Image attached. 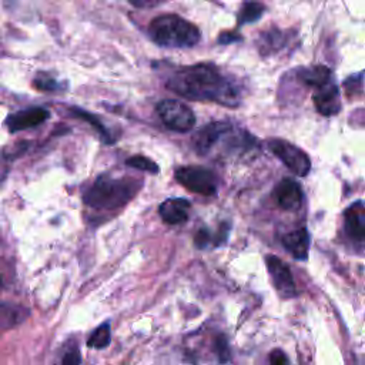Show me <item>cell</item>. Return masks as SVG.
I'll list each match as a JSON object with an SVG mask.
<instances>
[{
    "instance_id": "cell-18",
    "label": "cell",
    "mask_w": 365,
    "mask_h": 365,
    "mask_svg": "<svg viewBox=\"0 0 365 365\" xmlns=\"http://www.w3.org/2000/svg\"><path fill=\"white\" fill-rule=\"evenodd\" d=\"M285 43V36L279 30H271L267 31L261 38V51L262 53H271L277 48H279Z\"/></svg>"
},
{
    "instance_id": "cell-7",
    "label": "cell",
    "mask_w": 365,
    "mask_h": 365,
    "mask_svg": "<svg viewBox=\"0 0 365 365\" xmlns=\"http://www.w3.org/2000/svg\"><path fill=\"white\" fill-rule=\"evenodd\" d=\"M265 261H267V269L269 271V275L277 292L282 298L295 297L297 288L288 265L275 255H268Z\"/></svg>"
},
{
    "instance_id": "cell-25",
    "label": "cell",
    "mask_w": 365,
    "mask_h": 365,
    "mask_svg": "<svg viewBox=\"0 0 365 365\" xmlns=\"http://www.w3.org/2000/svg\"><path fill=\"white\" fill-rule=\"evenodd\" d=\"M240 40V36H237L235 33H224L220 36V43H230V41H235Z\"/></svg>"
},
{
    "instance_id": "cell-11",
    "label": "cell",
    "mask_w": 365,
    "mask_h": 365,
    "mask_svg": "<svg viewBox=\"0 0 365 365\" xmlns=\"http://www.w3.org/2000/svg\"><path fill=\"white\" fill-rule=\"evenodd\" d=\"M272 195L282 210H297L302 201V190L292 178H282L274 188Z\"/></svg>"
},
{
    "instance_id": "cell-16",
    "label": "cell",
    "mask_w": 365,
    "mask_h": 365,
    "mask_svg": "<svg viewBox=\"0 0 365 365\" xmlns=\"http://www.w3.org/2000/svg\"><path fill=\"white\" fill-rule=\"evenodd\" d=\"M262 13H264V6L261 3L247 1V3H244V6L241 7V10L238 13V24L252 23V21L258 20Z\"/></svg>"
},
{
    "instance_id": "cell-24",
    "label": "cell",
    "mask_w": 365,
    "mask_h": 365,
    "mask_svg": "<svg viewBox=\"0 0 365 365\" xmlns=\"http://www.w3.org/2000/svg\"><path fill=\"white\" fill-rule=\"evenodd\" d=\"M134 7L138 9H150V7H155L167 0H128Z\"/></svg>"
},
{
    "instance_id": "cell-6",
    "label": "cell",
    "mask_w": 365,
    "mask_h": 365,
    "mask_svg": "<svg viewBox=\"0 0 365 365\" xmlns=\"http://www.w3.org/2000/svg\"><path fill=\"white\" fill-rule=\"evenodd\" d=\"M268 148L278 157L285 167H288L295 175L304 177L311 170V161L307 153H304L297 145L281 138H272L268 141Z\"/></svg>"
},
{
    "instance_id": "cell-19",
    "label": "cell",
    "mask_w": 365,
    "mask_h": 365,
    "mask_svg": "<svg viewBox=\"0 0 365 365\" xmlns=\"http://www.w3.org/2000/svg\"><path fill=\"white\" fill-rule=\"evenodd\" d=\"M73 113H76L77 117H81L83 120H86L87 123H90V124L103 135V138H104L106 143H114V138H111V134L108 133V130L104 127V124H103L94 114H90V113H87V111H84V110H81V108H77V107L73 108Z\"/></svg>"
},
{
    "instance_id": "cell-15",
    "label": "cell",
    "mask_w": 365,
    "mask_h": 365,
    "mask_svg": "<svg viewBox=\"0 0 365 365\" xmlns=\"http://www.w3.org/2000/svg\"><path fill=\"white\" fill-rule=\"evenodd\" d=\"M299 78L304 84L319 88L327 83L332 81V71L325 66H314L299 71Z\"/></svg>"
},
{
    "instance_id": "cell-9",
    "label": "cell",
    "mask_w": 365,
    "mask_h": 365,
    "mask_svg": "<svg viewBox=\"0 0 365 365\" xmlns=\"http://www.w3.org/2000/svg\"><path fill=\"white\" fill-rule=\"evenodd\" d=\"M231 127L230 123H211L202 127L195 135H194V148L198 154H208L220 141L222 134Z\"/></svg>"
},
{
    "instance_id": "cell-3",
    "label": "cell",
    "mask_w": 365,
    "mask_h": 365,
    "mask_svg": "<svg viewBox=\"0 0 365 365\" xmlns=\"http://www.w3.org/2000/svg\"><path fill=\"white\" fill-rule=\"evenodd\" d=\"M148 34L163 47H192L201 36L197 26L177 14H163L151 20Z\"/></svg>"
},
{
    "instance_id": "cell-1",
    "label": "cell",
    "mask_w": 365,
    "mask_h": 365,
    "mask_svg": "<svg viewBox=\"0 0 365 365\" xmlns=\"http://www.w3.org/2000/svg\"><path fill=\"white\" fill-rule=\"evenodd\" d=\"M165 86L178 96L194 101L217 103L227 107H235L240 103L237 87L215 66L207 63L177 68L167 78Z\"/></svg>"
},
{
    "instance_id": "cell-2",
    "label": "cell",
    "mask_w": 365,
    "mask_h": 365,
    "mask_svg": "<svg viewBox=\"0 0 365 365\" xmlns=\"http://www.w3.org/2000/svg\"><path fill=\"white\" fill-rule=\"evenodd\" d=\"M140 181L133 178H113L100 175L84 192L83 201L93 208L114 210L125 205L138 191Z\"/></svg>"
},
{
    "instance_id": "cell-26",
    "label": "cell",
    "mask_w": 365,
    "mask_h": 365,
    "mask_svg": "<svg viewBox=\"0 0 365 365\" xmlns=\"http://www.w3.org/2000/svg\"><path fill=\"white\" fill-rule=\"evenodd\" d=\"M1 285H3V278H1V274H0V288H1Z\"/></svg>"
},
{
    "instance_id": "cell-14",
    "label": "cell",
    "mask_w": 365,
    "mask_h": 365,
    "mask_svg": "<svg viewBox=\"0 0 365 365\" xmlns=\"http://www.w3.org/2000/svg\"><path fill=\"white\" fill-rule=\"evenodd\" d=\"M281 242L294 258L307 259L309 248V235L305 228H298L297 231L282 235Z\"/></svg>"
},
{
    "instance_id": "cell-17",
    "label": "cell",
    "mask_w": 365,
    "mask_h": 365,
    "mask_svg": "<svg viewBox=\"0 0 365 365\" xmlns=\"http://www.w3.org/2000/svg\"><path fill=\"white\" fill-rule=\"evenodd\" d=\"M110 339H111V331H110V325L106 322L94 329V332L88 338L87 345L90 348L103 349L110 344Z\"/></svg>"
},
{
    "instance_id": "cell-20",
    "label": "cell",
    "mask_w": 365,
    "mask_h": 365,
    "mask_svg": "<svg viewBox=\"0 0 365 365\" xmlns=\"http://www.w3.org/2000/svg\"><path fill=\"white\" fill-rule=\"evenodd\" d=\"M125 164L128 167H133V168H137L141 171H148L153 174L158 173V165L153 160H150L144 155H133L128 160H125Z\"/></svg>"
},
{
    "instance_id": "cell-5",
    "label": "cell",
    "mask_w": 365,
    "mask_h": 365,
    "mask_svg": "<svg viewBox=\"0 0 365 365\" xmlns=\"http://www.w3.org/2000/svg\"><path fill=\"white\" fill-rule=\"evenodd\" d=\"M157 113L164 125L173 131L187 133L195 124L192 110L177 100H163L157 104Z\"/></svg>"
},
{
    "instance_id": "cell-4",
    "label": "cell",
    "mask_w": 365,
    "mask_h": 365,
    "mask_svg": "<svg viewBox=\"0 0 365 365\" xmlns=\"http://www.w3.org/2000/svg\"><path fill=\"white\" fill-rule=\"evenodd\" d=\"M175 180L188 191L201 195H214L217 192L215 174L200 165H185L175 170Z\"/></svg>"
},
{
    "instance_id": "cell-12",
    "label": "cell",
    "mask_w": 365,
    "mask_h": 365,
    "mask_svg": "<svg viewBox=\"0 0 365 365\" xmlns=\"http://www.w3.org/2000/svg\"><path fill=\"white\" fill-rule=\"evenodd\" d=\"M346 234L355 241H365V202L355 201L344 212Z\"/></svg>"
},
{
    "instance_id": "cell-22",
    "label": "cell",
    "mask_w": 365,
    "mask_h": 365,
    "mask_svg": "<svg viewBox=\"0 0 365 365\" xmlns=\"http://www.w3.org/2000/svg\"><path fill=\"white\" fill-rule=\"evenodd\" d=\"M61 362H63L64 365H76V364H80V362H81V356H80V354H78L77 349H70V351H67V352L63 355Z\"/></svg>"
},
{
    "instance_id": "cell-8",
    "label": "cell",
    "mask_w": 365,
    "mask_h": 365,
    "mask_svg": "<svg viewBox=\"0 0 365 365\" xmlns=\"http://www.w3.org/2000/svg\"><path fill=\"white\" fill-rule=\"evenodd\" d=\"M48 111L43 107H31L14 114H10L6 120L10 133H17L21 130H29L37 127L38 124L44 123L48 118Z\"/></svg>"
},
{
    "instance_id": "cell-13",
    "label": "cell",
    "mask_w": 365,
    "mask_h": 365,
    "mask_svg": "<svg viewBox=\"0 0 365 365\" xmlns=\"http://www.w3.org/2000/svg\"><path fill=\"white\" fill-rule=\"evenodd\" d=\"M190 207L191 204L185 198H168L160 204L158 212L164 222L170 225H178L188 220Z\"/></svg>"
},
{
    "instance_id": "cell-10",
    "label": "cell",
    "mask_w": 365,
    "mask_h": 365,
    "mask_svg": "<svg viewBox=\"0 0 365 365\" xmlns=\"http://www.w3.org/2000/svg\"><path fill=\"white\" fill-rule=\"evenodd\" d=\"M312 100L317 111L322 115H334L341 110L339 91L334 80L317 88L315 94L312 96Z\"/></svg>"
},
{
    "instance_id": "cell-23",
    "label": "cell",
    "mask_w": 365,
    "mask_h": 365,
    "mask_svg": "<svg viewBox=\"0 0 365 365\" xmlns=\"http://www.w3.org/2000/svg\"><path fill=\"white\" fill-rule=\"evenodd\" d=\"M269 362L272 365H285V364H288V358L285 356V354L282 351L275 349L269 354Z\"/></svg>"
},
{
    "instance_id": "cell-21",
    "label": "cell",
    "mask_w": 365,
    "mask_h": 365,
    "mask_svg": "<svg viewBox=\"0 0 365 365\" xmlns=\"http://www.w3.org/2000/svg\"><path fill=\"white\" fill-rule=\"evenodd\" d=\"M34 87L37 90H41V91H54L58 88V83L57 80H54L53 77L47 76V74H38L34 81H33Z\"/></svg>"
}]
</instances>
